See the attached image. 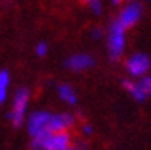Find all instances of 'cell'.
<instances>
[{
  "instance_id": "52a82bcc",
  "label": "cell",
  "mask_w": 151,
  "mask_h": 150,
  "mask_svg": "<svg viewBox=\"0 0 151 150\" xmlns=\"http://www.w3.org/2000/svg\"><path fill=\"white\" fill-rule=\"evenodd\" d=\"M73 125H74V117L70 113H56L51 114L47 128L50 132H69Z\"/></svg>"
},
{
  "instance_id": "ac0fdd59",
  "label": "cell",
  "mask_w": 151,
  "mask_h": 150,
  "mask_svg": "<svg viewBox=\"0 0 151 150\" xmlns=\"http://www.w3.org/2000/svg\"><path fill=\"white\" fill-rule=\"evenodd\" d=\"M66 150H76V149H74V146H73V145H72V146H70V147H68V149H66Z\"/></svg>"
},
{
  "instance_id": "7a4b0ae2",
  "label": "cell",
  "mask_w": 151,
  "mask_h": 150,
  "mask_svg": "<svg viewBox=\"0 0 151 150\" xmlns=\"http://www.w3.org/2000/svg\"><path fill=\"white\" fill-rule=\"evenodd\" d=\"M29 96H30V92L26 87H21L17 90L15 95H14V101H12L11 112H10V120L14 127L22 125L25 120L26 107H28Z\"/></svg>"
},
{
  "instance_id": "8fae6325",
  "label": "cell",
  "mask_w": 151,
  "mask_h": 150,
  "mask_svg": "<svg viewBox=\"0 0 151 150\" xmlns=\"http://www.w3.org/2000/svg\"><path fill=\"white\" fill-rule=\"evenodd\" d=\"M10 83V75L7 70H0V102H4L7 98V88Z\"/></svg>"
},
{
  "instance_id": "ba28073f",
  "label": "cell",
  "mask_w": 151,
  "mask_h": 150,
  "mask_svg": "<svg viewBox=\"0 0 151 150\" xmlns=\"http://www.w3.org/2000/svg\"><path fill=\"white\" fill-rule=\"evenodd\" d=\"M92 65H93V58L88 54H84V52L74 54V55L69 57V59L66 61V67L74 72H81L84 69L91 67Z\"/></svg>"
},
{
  "instance_id": "9c48e42d",
  "label": "cell",
  "mask_w": 151,
  "mask_h": 150,
  "mask_svg": "<svg viewBox=\"0 0 151 150\" xmlns=\"http://www.w3.org/2000/svg\"><path fill=\"white\" fill-rule=\"evenodd\" d=\"M122 87L125 88V90H127L128 92L136 99V101H139V102H142V101H144V99L147 98L146 94L143 92V90L140 88L139 83H136V81H131V80L125 79L122 81Z\"/></svg>"
},
{
  "instance_id": "e0dca14e",
  "label": "cell",
  "mask_w": 151,
  "mask_h": 150,
  "mask_svg": "<svg viewBox=\"0 0 151 150\" xmlns=\"http://www.w3.org/2000/svg\"><path fill=\"white\" fill-rule=\"evenodd\" d=\"M83 132L85 135H91L92 134V127L89 124H84L83 125Z\"/></svg>"
},
{
  "instance_id": "3957f363",
  "label": "cell",
  "mask_w": 151,
  "mask_h": 150,
  "mask_svg": "<svg viewBox=\"0 0 151 150\" xmlns=\"http://www.w3.org/2000/svg\"><path fill=\"white\" fill-rule=\"evenodd\" d=\"M151 61L143 52H136L127 59V70L133 77H144L150 70Z\"/></svg>"
},
{
  "instance_id": "8992f818",
  "label": "cell",
  "mask_w": 151,
  "mask_h": 150,
  "mask_svg": "<svg viewBox=\"0 0 151 150\" xmlns=\"http://www.w3.org/2000/svg\"><path fill=\"white\" fill-rule=\"evenodd\" d=\"M72 146V135L70 132H50L43 150H66Z\"/></svg>"
},
{
  "instance_id": "4fadbf2b",
  "label": "cell",
  "mask_w": 151,
  "mask_h": 150,
  "mask_svg": "<svg viewBox=\"0 0 151 150\" xmlns=\"http://www.w3.org/2000/svg\"><path fill=\"white\" fill-rule=\"evenodd\" d=\"M137 83H139L140 88L143 90V92L146 94V96L151 95V75H146L144 77H142Z\"/></svg>"
},
{
  "instance_id": "7c38bea8",
  "label": "cell",
  "mask_w": 151,
  "mask_h": 150,
  "mask_svg": "<svg viewBox=\"0 0 151 150\" xmlns=\"http://www.w3.org/2000/svg\"><path fill=\"white\" fill-rule=\"evenodd\" d=\"M48 135H50V131L45 130V131L39 132V134L35 135V136H32V147L33 149L43 150V145H44V142H45V139H47Z\"/></svg>"
},
{
  "instance_id": "5bb4252c",
  "label": "cell",
  "mask_w": 151,
  "mask_h": 150,
  "mask_svg": "<svg viewBox=\"0 0 151 150\" xmlns=\"http://www.w3.org/2000/svg\"><path fill=\"white\" fill-rule=\"evenodd\" d=\"M88 6H89V10H91L93 14H100V12H102V3L98 1V0H91V1L88 3Z\"/></svg>"
},
{
  "instance_id": "5b68a950",
  "label": "cell",
  "mask_w": 151,
  "mask_h": 150,
  "mask_svg": "<svg viewBox=\"0 0 151 150\" xmlns=\"http://www.w3.org/2000/svg\"><path fill=\"white\" fill-rule=\"evenodd\" d=\"M51 119V113H48L45 110H36L32 114H29L28 120H26V127H28V132L30 136H35L41 131L48 130V122Z\"/></svg>"
},
{
  "instance_id": "30bf717a",
  "label": "cell",
  "mask_w": 151,
  "mask_h": 150,
  "mask_svg": "<svg viewBox=\"0 0 151 150\" xmlns=\"http://www.w3.org/2000/svg\"><path fill=\"white\" fill-rule=\"evenodd\" d=\"M58 94L65 102H68L69 105H74L77 102V96H76V92L73 91V88L69 86V84H60L58 87Z\"/></svg>"
},
{
  "instance_id": "6da1fadb",
  "label": "cell",
  "mask_w": 151,
  "mask_h": 150,
  "mask_svg": "<svg viewBox=\"0 0 151 150\" xmlns=\"http://www.w3.org/2000/svg\"><path fill=\"white\" fill-rule=\"evenodd\" d=\"M125 48V29L118 21H113L107 30V52L113 61L119 59Z\"/></svg>"
},
{
  "instance_id": "277c9868",
  "label": "cell",
  "mask_w": 151,
  "mask_h": 150,
  "mask_svg": "<svg viewBox=\"0 0 151 150\" xmlns=\"http://www.w3.org/2000/svg\"><path fill=\"white\" fill-rule=\"evenodd\" d=\"M142 11H143L142 4L137 3V1H131V3H128L127 6L119 11V15H118V18H117V21L122 25L124 29L132 28V26L139 21L140 15H142Z\"/></svg>"
},
{
  "instance_id": "9a60e30c",
  "label": "cell",
  "mask_w": 151,
  "mask_h": 150,
  "mask_svg": "<svg viewBox=\"0 0 151 150\" xmlns=\"http://www.w3.org/2000/svg\"><path fill=\"white\" fill-rule=\"evenodd\" d=\"M47 51H48L47 44L43 43V41H41V43H39V44L36 46V54H37L39 57H44L45 54H47Z\"/></svg>"
},
{
  "instance_id": "2e32d148",
  "label": "cell",
  "mask_w": 151,
  "mask_h": 150,
  "mask_svg": "<svg viewBox=\"0 0 151 150\" xmlns=\"http://www.w3.org/2000/svg\"><path fill=\"white\" fill-rule=\"evenodd\" d=\"M91 35H92V37H93V39H100V37L103 36V30H102L100 28H95L91 32Z\"/></svg>"
}]
</instances>
